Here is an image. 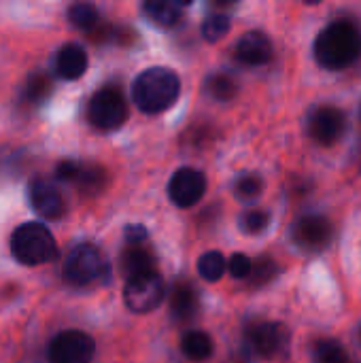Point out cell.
<instances>
[{"mask_svg":"<svg viewBox=\"0 0 361 363\" xmlns=\"http://www.w3.org/2000/svg\"><path fill=\"white\" fill-rule=\"evenodd\" d=\"M361 55V32L353 21L338 19L326 26L315 40V60L328 70H343Z\"/></svg>","mask_w":361,"mask_h":363,"instance_id":"1","label":"cell"},{"mask_svg":"<svg viewBox=\"0 0 361 363\" xmlns=\"http://www.w3.org/2000/svg\"><path fill=\"white\" fill-rule=\"evenodd\" d=\"M179 94H181V81L177 72H172L166 66H153L143 70L132 85L134 104L147 115L164 113L177 102Z\"/></svg>","mask_w":361,"mask_h":363,"instance_id":"2","label":"cell"},{"mask_svg":"<svg viewBox=\"0 0 361 363\" xmlns=\"http://www.w3.org/2000/svg\"><path fill=\"white\" fill-rule=\"evenodd\" d=\"M11 253L23 266H40L55 259L57 242L43 223H23L11 234Z\"/></svg>","mask_w":361,"mask_h":363,"instance_id":"3","label":"cell"},{"mask_svg":"<svg viewBox=\"0 0 361 363\" xmlns=\"http://www.w3.org/2000/svg\"><path fill=\"white\" fill-rule=\"evenodd\" d=\"M109 277V262L104 253L89 242L77 245L64 262V279L74 287L98 285Z\"/></svg>","mask_w":361,"mask_h":363,"instance_id":"4","label":"cell"},{"mask_svg":"<svg viewBox=\"0 0 361 363\" xmlns=\"http://www.w3.org/2000/svg\"><path fill=\"white\" fill-rule=\"evenodd\" d=\"M87 119L102 132L121 128L128 119V104L123 94L117 87H102L96 91L87 106Z\"/></svg>","mask_w":361,"mask_h":363,"instance_id":"5","label":"cell"},{"mask_svg":"<svg viewBox=\"0 0 361 363\" xmlns=\"http://www.w3.org/2000/svg\"><path fill=\"white\" fill-rule=\"evenodd\" d=\"M245 342H247V349L260 359H277L289 351L291 336L283 323L262 321V323H253L247 328Z\"/></svg>","mask_w":361,"mask_h":363,"instance_id":"6","label":"cell"},{"mask_svg":"<svg viewBox=\"0 0 361 363\" xmlns=\"http://www.w3.org/2000/svg\"><path fill=\"white\" fill-rule=\"evenodd\" d=\"M164 296H166V285H164V279L160 277V272H155V270L126 281L123 300L132 313L147 315V313L155 311L162 304Z\"/></svg>","mask_w":361,"mask_h":363,"instance_id":"7","label":"cell"},{"mask_svg":"<svg viewBox=\"0 0 361 363\" xmlns=\"http://www.w3.org/2000/svg\"><path fill=\"white\" fill-rule=\"evenodd\" d=\"M96 353V342L89 334L79 330H66L57 334L49 345L51 363H89Z\"/></svg>","mask_w":361,"mask_h":363,"instance_id":"8","label":"cell"},{"mask_svg":"<svg viewBox=\"0 0 361 363\" xmlns=\"http://www.w3.org/2000/svg\"><path fill=\"white\" fill-rule=\"evenodd\" d=\"M345 128H347L345 113L332 104L317 106L309 117V132H311L313 140L323 147L338 143L345 134Z\"/></svg>","mask_w":361,"mask_h":363,"instance_id":"9","label":"cell"},{"mask_svg":"<svg viewBox=\"0 0 361 363\" xmlns=\"http://www.w3.org/2000/svg\"><path fill=\"white\" fill-rule=\"evenodd\" d=\"M332 234H334L332 223L326 217H317V215L302 217L291 228V240L304 253H319V251H323L330 245Z\"/></svg>","mask_w":361,"mask_h":363,"instance_id":"10","label":"cell"},{"mask_svg":"<svg viewBox=\"0 0 361 363\" xmlns=\"http://www.w3.org/2000/svg\"><path fill=\"white\" fill-rule=\"evenodd\" d=\"M206 194V177L196 168H181L172 174L168 183V198L179 208H189L198 204Z\"/></svg>","mask_w":361,"mask_h":363,"instance_id":"11","label":"cell"},{"mask_svg":"<svg viewBox=\"0 0 361 363\" xmlns=\"http://www.w3.org/2000/svg\"><path fill=\"white\" fill-rule=\"evenodd\" d=\"M28 198H30V204H32V211L43 217V219H62L64 213H66V202H64V196L57 191V187H53L49 181L45 179H34L30 183V189H28Z\"/></svg>","mask_w":361,"mask_h":363,"instance_id":"12","label":"cell"},{"mask_svg":"<svg viewBox=\"0 0 361 363\" xmlns=\"http://www.w3.org/2000/svg\"><path fill=\"white\" fill-rule=\"evenodd\" d=\"M272 40L260 30H249L236 43V57L247 66H264L272 60Z\"/></svg>","mask_w":361,"mask_h":363,"instance_id":"13","label":"cell"},{"mask_svg":"<svg viewBox=\"0 0 361 363\" xmlns=\"http://www.w3.org/2000/svg\"><path fill=\"white\" fill-rule=\"evenodd\" d=\"M200 311V294L194 283L177 281L170 296V317L179 323L191 321Z\"/></svg>","mask_w":361,"mask_h":363,"instance_id":"14","label":"cell"},{"mask_svg":"<svg viewBox=\"0 0 361 363\" xmlns=\"http://www.w3.org/2000/svg\"><path fill=\"white\" fill-rule=\"evenodd\" d=\"M55 70L66 81H77L87 70V53L77 43H66L60 47L55 57Z\"/></svg>","mask_w":361,"mask_h":363,"instance_id":"15","label":"cell"},{"mask_svg":"<svg viewBox=\"0 0 361 363\" xmlns=\"http://www.w3.org/2000/svg\"><path fill=\"white\" fill-rule=\"evenodd\" d=\"M119 266L121 272L126 274V279L145 274V272H153L155 270V257L153 251L147 249L145 245H128L119 257Z\"/></svg>","mask_w":361,"mask_h":363,"instance_id":"16","label":"cell"},{"mask_svg":"<svg viewBox=\"0 0 361 363\" xmlns=\"http://www.w3.org/2000/svg\"><path fill=\"white\" fill-rule=\"evenodd\" d=\"M183 9L185 2H174V0H149L143 4V13L162 28L177 26L183 17Z\"/></svg>","mask_w":361,"mask_h":363,"instance_id":"17","label":"cell"},{"mask_svg":"<svg viewBox=\"0 0 361 363\" xmlns=\"http://www.w3.org/2000/svg\"><path fill=\"white\" fill-rule=\"evenodd\" d=\"M51 89H53V83H51L49 74L32 72L21 87V102L28 106H38L49 98Z\"/></svg>","mask_w":361,"mask_h":363,"instance_id":"18","label":"cell"},{"mask_svg":"<svg viewBox=\"0 0 361 363\" xmlns=\"http://www.w3.org/2000/svg\"><path fill=\"white\" fill-rule=\"evenodd\" d=\"M181 351L191 362H204L213 355V340L202 330H191L181 340Z\"/></svg>","mask_w":361,"mask_h":363,"instance_id":"19","label":"cell"},{"mask_svg":"<svg viewBox=\"0 0 361 363\" xmlns=\"http://www.w3.org/2000/svg\"><path fill=\"white\" fill-rule=\"evenodd\" d=\"M72 185H77V189H81L85 194H98L106 185V172H104L102 166L81 164L79 166V174H77Z\"/></svg>","mask_w":361,"mask_h":363,"instance_id":"20","label":"cell"},{"mask_svg":"<svg viewBox=\"0 0 361 363\" xmlns=\"http://www.w3.org/2000/svg\"><path fill=\"white\" fill-rule=\"evenodd\" d=\"M226 270H228V262H226L223 253H219V251H209V253L200 255V259H198V272L209 283H217Z\"/></svg>","mask_w":361,"mask_h":363,"instance_id":"21","label":"cell"},{"mask_svg":"<svg viewBox=\"0 0 361 363\" xmlns=\"http://www.w3.org/2000/svg\"><path fill=\"white\" fill-rule=\"evenodd\" d=\"M68 21L81 30H94L98 23V9L89 2H77L68 9Z\"/></svg>","mask_w":361,"mask_h":363,"instance_id":"22","label":"cell"},{"mask_svg":"<svg viewBox=\"0 0 361 363\" xmlns=\"http://www.w3.org/2000/svg\"><path fill=\"white\" fill-rule=\"evenodd\" d=\"M264 191V181L262 177L249 172V174H243L236 183H234V196L240 200V202H253L262 196Z\"/></svg>","mask_w":361,"mask_h":363,"instance_id":"23","label":"cell"},{"mask_svg":"<svg viewBox=\"0 0 361 363\" xmlns=\"http://www.w3.org/2000/svg\"><path fill=\"white\" fill-rule=\"evenodd\" d=\"M206 91H209L215 100L228 102V100H232V98L236 96L238 85H236V81H234L232 77H228V74H213V77L206 81Z\"/></svg>","mask_w":361,"mask_h":363,"instance_id":"24","label":"cell"},{"mask_svg":"<svg viewBox=\"0 0 361 363\" xmlns=\"http://www.w3.org/2000/svg\"><path fill=\"white\" fill-rule=\"evenodd\" d=\"M228 32H230V17H228L226 13H211V15L202 21V36H204L209 43L221 40Z\"/></svg>","mask_w":361,"mask_h":363,"instance_id":"25","label":"cell"},{"mask_svg":"<svg viewBox=\"0 0 361 363\" xmlns=\"http://www.w3.org/2000/svg\"><path fill=\"white\" fill-rule=\"evenodd\" d=\"M317 363H349L345 347L336 340H319L315 347Z\"/></svg>","mask_w":361,"mask_h":363,"instance_id":"26","label":"cell"},{"mask_svg":"<svg viewBox=\"0 0 361 363\" xmlns=\"http://www.w3.org/2000/svg\"><path fill=\"white\" fill-rule=\"evenodd\" d=\"M279 272V266L274 259L270 257H260L255 264H253V270H251V277H249V285L251 287H264L268 285L270 281H274Z\"/></svg>","mask_w":361,"mask_h":363,"instance_id":"27","label":"cell"},{"mask_svg":"<svg viewBox=\"0 0 361 363\" xmlns=\"http://www.w3.org/2000/svg\"><path fill=\"white\" fill-rule=\"evenodd\" d=\"M268 225H270V215H268L266 211H262V208H251V211H247V213L240 217V228H243V232H245V234H251V236L262 234Z\"/></svg>","mask_w":361,"mask_h":363,"instance_id":"28","label":"cell"},{"mask_svg":"<svg viewBox=\"0 0 361 363\" xmlns=\"http://www.w3.org/2000/svg\"><path fill=\"white\" fill-rule=\"evenodd\" d=\"M228 270L234 279H249L253 270V262L245 253H234L228 262Z\"/></svg>","mask_w":361,"mask_h":363,"instance_id":"29","label":"cell"},{"mask_svg":"<svg viewBox=\"0 0 361 363\" xmlns=\"http://www.w3.org/2000/svg\"><path fill=\"white\" fill-rule=\"evenodd\" d=\"M79 162H72V160H64L55 166V177L64 183H74L77 174H79Z\"/></svg>","mask_w":361,"mask_h":363,"instance_id":"30","label":"cell"},{"mask_svg":"<svg viewBox=\"0 0 361 363\" xmlns=\"http://www.w3.org/2000/svg\"><path fill=\"white\" fill-rule=\"evenodd\" d=\"M126 240H128V245H143L147 240V230L143 225H128Z\"/></svg>","mask_w":361,"mask_h":363,"instance_id":"31","label":"cell"},{"mask_svg":"<svg viewBox=\"0 0 361 363\" xmlns=\"http://www.w3.org/2000/svg\"><path fill=\"white\" fill-rule=\"evenodd\" d=\"M360 340H361V330H360Z\"/></svg>","mask_w":361,"mask_h":363,"instance_id":"32","label":"cell"}]
</instances>
